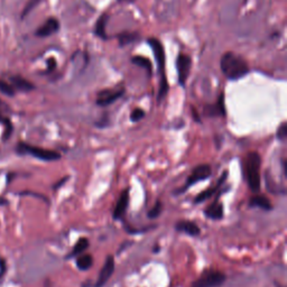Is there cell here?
Listing matches in <instances>:
<instances>
[{
    "instance_id": "cell-1",
    "label": "cell",
    "mask_w": 287,
    "mask_h": 287,
    "mask_svg": "<svg viewBox=\"0 0 287 287\" xmlns=\"http://www.w3.org/2000/svg\"><path fill=\"white\" fill-rule=\"evenodd\" d=\"M147 43L149 44V46H151V49L153 50L154 55H155L158 78H160V88H158L157 102H161L163 99H164L170 89L169 83H167V78H166L165 50L162 43L155 37H149L147 40Z\"/></svg>"
},
{
    "instance_id": "cell-2",
    "label": "cell",
    "mask_w": 287,
    "mask_h": 287,
    "mask_svg": "<svg viewBox=\"0 0 287 287\" xmlns=\"http://www.w3.org/2000/svg\"><path fill=\"white\" fill-rule=\"evenodd\" d=\"M220 67L222 73L232 81L241 79L249 73V66L245 58L233 52H227L222 55Z\"/></svg>"
},
{
    "instance_id": "cell-3",
    "label": "cell",
    "mask_w": 287,
    "mask_h": 287,
    "mask_svg": "<svg viewBox=\"0 0 287 287\" xmlns=\"http://www.w3.org/2000/svg\"><path fill=\"white\" fill-rule=\"evenodd\" d=\"M260 165L261 157L257 152H250L247 154L245 160V175L252 192L257 193L260 190Z\"/></svg>"
},
{
    "instance_id": "cell-4",
    "label": "cell",
    "mask_w": 287,
    "mask_h": 287,
    "mask_svg": "<svg viewBox=\"0 0 287 287\" xmlns=\"http://www.w3.org/2000/svg\"><path fill=\"white\" fill-rule=\"evenodd\" d=\"M16 152L18 153L19 155H32L33 157L45 162H54L58 161L59 158H61V154L52 151V149H45L42 147L33 146L31 144L24 143V141H19V143L17 144Z\"/></svg>"
},
{
    "instance_id": "cell-5",
    "label": "cell",
    "mask_w": 287,
    "mask_h": 287,
    "mask_svg": "<svg viewBox=\"0 0 287 287\" xmlns=\"http://www.w3.org/2000/svg\"><path fill=\"white\" fill-rule=\"evenodd\" d=\"M226 281V275L224 273L216 269L205 271L198 280H196L192 287H219Z\"/></svg>"
},
{
    "instance_id": "cell-6",
    "label": "cell",
    "mask_w": 287,
    "mask_h": 287,
    "mask_svg": "<svg viewBox=\"0 0 287 287\" xmlns=\"http://www.w3.org/2000/svg\"><path fill=\"white\" fill-rule=\"evenodd\" d=\"M211 174H212V169L209 164H202V165L196 166L195 169L192 171L190 176L187 177L185 185H184L182 188H179L177 192L179 194H182L184 191H186L188 187L194 185L195 183H198L200 181H204V179L209 178L210 176H211Z\"/></svg>"
},
{
    "instance_id": "cell-7",
    "label": "cell",
    "mask_w": 287,
    "mask_h": 287,
    "mask_svg": "<svg viewBox=\"0 0 287 287\" xmlns=\"http://www.w3.org/2000/svg\"><path fill=\"white\" fill-rule=\"evenodd\" d=\"M192 67V59L186 54H178L176 58V70H177V76H178V83L184 87L186 83V80L190 75Z\"/></svg>"
},
{
    "instance_id": "cell-8",
    "label": "cell",
    "mask_w": 287,
    "mask_h": 287,
    "mask_svg": "<svg viewBox=\"0 0 287 287\" xmlns=\"http://www.w3.org/2000/svg\"><path fill=\"white\" fill-rule=\"evenodd\" d=\"M125 93V89H105L98 93L97 97V105L100 107H107L115 101H117L119 98H121Z\"/></svg>"
},
{
    "instance_id": "cell-9",
    "label": "cell",
    "mask_w": 287,
    "mask_h": 287,
    "mask_svg": "<svg viewBox=\"0 0 287 287\" xmlns=\"http://www.w3.org/2000/svg\"><path fill=\"white\" fill-rule=\"evenodd\" d=\"M114 272H115V258L114 256H108L106 258L104 266L101 268L99 277H98L96 283V287L105 286L111 278V276H113Z\"/></svg>"
},
{
    "instance_id": "cell-10",
    "label": "cell",
    "mask_w": 287,
    "mask_h": 287,
    "mask_svg": "<svg viewBox=\"0 0 287 287\" xmlns=\"http://www.w3.org/2000/svg\"><path fill=\"white\" fill-rule=\"evenodd\" d=\"M11 114V109L9 105L3 100L0 99V123H2L5 127V131L3 135L5 136H11L14 132V125L9 118V115Z\"/></svg>"
},
{
    "instance_id": "cell-11",
    "label": "cell",
    "mask_w": 287,
    "mask_h": 287,
    "mask_svg": "<svg viewBox=\"0 0 287 287\" xmlns=\"http://www.w3.org/2000/svg\"><path fill=\"white\" fill-rule=\"evenodd\" d=\"M129 200H130V195H129V188H126V190L122 191V193L119 196V199L115 203V207L114 209V219L115 220H120L125 216V213L127 211L128 205H129Z\"/></svg>"
},
{
    "instance_id": "cell-12",
    "label": "cell",
    "mask_w": 287,
    "mask_h": 287,
    "mask_svg": "<svg viewBox=\"0 0 287 287\" xmlns=\"http://www.w3.org/2000/svg\"><path fill=\"white\" fill-rule=\"evenodd\" d=\"M227 178H228V171H225V172L221 174L220 178L218 179V182H217L216 185L209 187L208 190H205V191L202 192V193H200L194 199V203H202V202H204L205 200H208V199L211 198V196H213L214 194H217L218 192H219L220 187L224 185L225 182L227 181Z\"/></svg>"
},
{
    "instance_id": "cell-13",
    "label": "cell",
    "mask_w": 287,
    "mask_h": 287,
    "mask_svg": "<svg viewBox=\"0 0 287 287\" xmlns=\"http://www.w3.org/2000/svg\"><path fill=\"white\" fill-rule=\"evenodd\" d=\"M59 29V21L55 18V17H50L47 18L44 24L41 25L40 27L37 28V31L35 32V35L37 37H49L53 34L57 33Z\"/></svg>"
},
{
    "instance_id": "cell-14",
    "label": "cell",
    "mask_w": 287,
    "mask_h": 287,
    "mask_svg": "<svg viewBox=\"0 0 287 287\" xmlns=\"http://www.w3.org/2000/svg\"><path fill=\"white\" fill-rule=\"evenodd\" d=\"M219 196H220V193L218 192L216 200H214L213 202L210 204L209 207L205 209V211H204L205 216H207L208 218H210V219H212V220H220L225 216L224 204L219 202Z\"/></svg>"
},
{
    "instance_id": "cell-15",
    "label": "cell",
    "mask_w": 287,
    "mask_h": 287,
    "mask_svg": "<svg viewBox=\"0 0 287 287\" xmlns=\"http://www.w3.org/2000/svg\"><path fill=\"white\" fill-rule=\"evenodd\" d=\"M204 114L208 117H226V106H225V94L221 93L217 104L208 105L204 107Z\"/></svg>"
},
{
    "instance_id": "cell-16",
    "label": "cell",
    "mask_w": 287,
    "mask_h": 287,
    "mask_svg": "<svg viewBox=\"0 0 287 287\" xmlns=\"http://www.w3.org/2000/svg\"><path fill=\"white\" fill-rule=\"evenodd\" d=\"M9 81L12 87L15 88L16 91L20 92H31L35 89V85H34L31 81H28L27 79H25L24 76L14 74L9 76Z\"/></svg>"
},
{
    "instance_id": "cell-17",
    "label": "cell",
    "mask_w": 287,
    "mask_h": 287,
    "mask_svg": "<svg viewBox=\"0 0 287 287\" xmlns=\"http://www.w3.org/2000/svg\"><path fill=\"white\" fill-rule=\"evenodd\" d=\"M175 229L179 232H184L192 237H198L201 233L199 226L192 221H178L175 225Z\"/></svg>"
},
{
    "instance_id": "cell-18",
    "label": "cell",
    "mask_w": 287,
    "mask_h": 287,
    "mask_svg": "<svg viewBox=\"0 0 287 287\" xmlns=\"http://www.w3.org/2000/svg\"><path fill=\"white\" fill-rule=\"evenodd\" d=\"M109 20V15L108 14H102L99 19L97 20L96 23V26H94V34H96V36H98L101 40H108V35H107V31H106V26H107V23H108Z\"/></svg>"
},
{
    "instance_id": "cell-19",
    "label": "cell",
    "mask_w": 287,
    "mask_h": 287,
    "mask_svg": "<svg viewBox=\"0 0 287 287\" xmlns=\"http://www.w3.org/2000/svg\"><path fill=\"white\" fill-rule=\"evenodd\" d=\"M249 205L250 207H256V208H260L263 210H266V211H271L273 209V204L271 202V200L266 198L265 195H254L252 198L249 200Z\"/></svg>"
},
{
    "instance_id": "cell-20",
    "label": "cell",
    "mask_w": 287,
    "mask_h": 287,
    "mask_svg": "<svg viewBox=\"0 0 287 287\" xmlns=\"http://www.w3.org/2000/svg\"><path fill=\"white\" fill-rule=\"evenodd\" d=\"M138 33H134V32H123L120 33L118 35V42L119 45L120 46H127L134 43L135 41L138 40Z\"/></svg>"
},
{
    "instance_id": "cell-21",
    "label": "cell",
    "mask_w": 287,
    "mask_h": 287,
    "mask_svg": "<svg viewBox=\"0 0 287 287\" xmlns=\"http://www.w3.org/2000/svg\"><path fill=\"white\" fill-rule=\"evenodd\" d=\"M89 240L87 238H81L79 239V241L75 243V246L73 248V250H72L70 254L67 255L66 258H72V257H75V256H79L82 254L83 251H85L88 249L89 247Z\"/></svg>"
},
{
    "instance_id": "cell-22",
    "label": "cell",
    "mask_w": 287,
    "mask_h": 287,
    "mask_svg": "<svg viewBox=\"0 0 287 287\" xmlns=\"http://www.w3.org/2000/svg\"><path fill=\"white\" fill-rule=\"evenodd\" d=\"M131 62L134 63V64H136V65H138L140 67L145 68V70L148 72V74L152 75V73H153V64L147 57H140V55H136V57H131Z\"/></svg>"
},
{
    "instance_id": "cell-23",
    "label": "cell",
    "mask_w": 287,
    "mask_h": 287,
    "mask_svg": "<svg viewBox=\"0 0 287 287\" xmlns=\"http://www.w3.org/2000/svg\"><path fill=\"white\" fill-rule=\"evenodd\" d=\"M93 265V257L92 255H82L76 259V266L80 271H88L92 267Z\"/></svg>"
},
{
    "instance_id": "cell-24",
    "label": "cell",
    "mask_w": 287,
    "mask_h": 287,
    "mask_svg": "<svg viewBox=\"0 0 287 287\" xmlns=\"http://www.w3.org/2000/svg\"><path fill=\"white\" fill-rule=\"evenodd\" d=\"M0 92H1L2 94H5V96L7 97H15L16 90L14 87H12L10 82L0 79Z\"/></svg>"
},
{
    "instance_id": "cell-25",
    "label": "cell",
    "mask_w": 287,
    "mask_h": 287,
    "mask_svg": "<svg viewBox=\"0 0 287 287\" xmlns=\"http://www.w3.org/2000/svg\"><path fill=\"white\" fill-rule=\"evenodd\" d=\"M41 1H42V0H29V1L26 3V6L24 7L23 11H21L20 18L25 19V17L31 14V12L34 10V8H35L36 6H38V3H40Z\"/></svg>"
},
{
    "instance_id": "cell-26",
    "label": "cell",
    "mask_w": 287,
    "mask_h": 287,
    "mask_svg": "<svg viewBox=\"0 0 287 287\" xmlns=\"http://www.w3.org/2000/svg\"><path fill=\"white\" fill-rule=\"evenodd\" d=\"M162 210H163V203L161 202L160 200L157 201V202L155 203V205L149 210V212H148V218L149 219H156V218H158L161 216V213H162Z\"/></svg>"
},
{
    "instance_id": "cell-27",
    "label": "cell",
    "mask_w": 287,
    "mask_h": 287,
    "mask_svg": "<svg viewBox=\"0 0 287 287\" xmlns=\"http://www.w3.org/2000/svg\"><path fill=\"white\" fill-rule=\"evenodd\" d=\"M145 117V111L140 108H136L131 111L130 114V120L132 122H137L141 120Z\"/></svg>"
},
{
    "instance_id": "cell-28",
    "label": "cell",
    "mask_w": 287,
    "mask_h": 287,
    "mask_svg": "<svg viewBox=\"0 0 287 287\" xmlns=\"http://www.w3.org/2000/svg\"><path fill=\"white\" fill-rule=\"evenodd\" d=\"M277 138L281 139V140H284L286 137H287V123L284 121L282 123V125L278 127V130H277Z\"/></svg>"
},
{
    "instance_id": "cell-29",
    "label": "cell",
    "mask_w": 287,
    "mask_h": 287,
    "mask_svg": "<svg viewBox=\"0 0 287 287\" xmlns=\"http://www.w3.org/2000/svg\"><path fill=\"white\" fill-rule=\"evenodd\" d=\"M46 71H45V73H52V72H54L55 68H57V59H55L54 57H50L49 59L46 61Z\"/></svg>"
},
{
    "instance_id": "cell-30",
    "label": "cell",
    "mask_w": 287,
    "mask_h": 287,
    "mask_svg": "<svg viewBox=\"0 0 287 287\" xmlns=\"http://www.w3.org/2000/svg\"><path fill=\"white\" fill-rule=\"evenodd\" d=\"M7 271V263L6 259L0 258V277H2L6 274Z\"/></svg>"
},
{
    "instance_id": "cell-31",
    "label": "cell",
    "mask_w": 287,
    "mask_h": 287,
    "mask_svg": "<svg viewBox=\"0 0 287 287\" xmlns=\"http://www.w3.org/2000/svg\"><path fill=\"white\" fill-rule=\"evenodd\" d=\"M67 179H68V177H67V176H66V177H64V178H62V179H61V181H59V182H57V184H55V185L53 186V188H55V190H57V188H58V187H61V186L63 185V184H64V183H65V182L67 181Z\"/></svg>"
},
{
    "instance_id": "cell-32",
    "label": "cell",
    "mask_w": 287,
    "mask_h": 287,
    "mask_svg": "<svg viewBox=\"0 0 287 287\" xmlns=\"http://www.w3.org/2000/svg\"><path fill=\"white\" fill-rule=\"evenodd\" d=\"M192 113H193V115H194V119H195V121L196 122H200L201 121V119L199 117V114H196V111L194 108H192Z\"/></svg>"
},
{
    "instance_id": "cell-33",
    "label": "cell",
    "mask_w": 287,
    "mask_h": 287,
    "mask_svg": "<svg viewBox=\"0 0 287 287\" xmlns=\"http://www.w3.org/2000/svg\"><path fill=\"white\" fill-rule=\"evenodd\" d=\"M8 204V200L2 198V196H0V205H7Z\"/></svg>"
},
{
    "instance_id": "cell-34",
    "label": "cell",
    "mask_w": 287,
    "mask_h": 287,
    "mask_svg": "<svg viewBox=\"0 0 287 287\" xmlns=\"http://www.w3.org/2000/svg\"><path fill=\"white\" fill-rule=\"evenodd\" d=\"M119 2H126V3H132V2H135L137 1V0H118Z\"/></svg>"
}]
</instances>
